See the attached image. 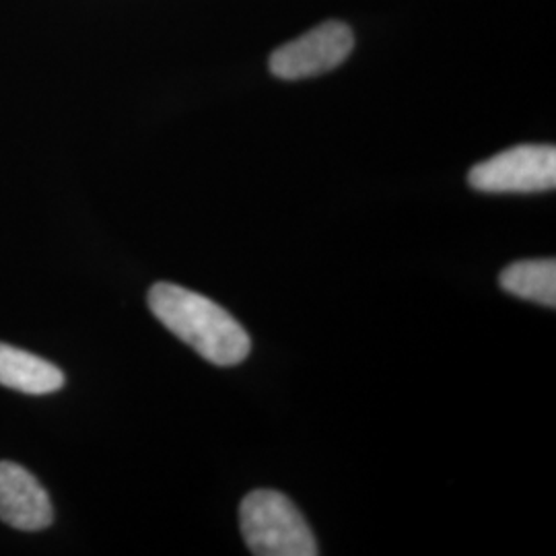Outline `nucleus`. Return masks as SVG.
I'll list each match as a JSON object with an SVG mask.
<instances>
[{
  "instance_id": "1",
  "label": "nucleus",
  "mask_w": 556,
  "mask_h": 556,
  "mask_svg": "<svg viewBox=\"0 0 556 556\" xmlns=\"http://www.w3.org/2000/svg\"><path fill=\"white\" fill-rule=\"evenodd\" d=\"M149 309L161 324L217 367L243 363L252 338L227 309L174 282H157L149 291Z\"/></svg>"
},
{
  "instance_id": "2",
  "label": "nucleus",
  "mask_w": 556,
  "mask_h": 556,
  "mask_svg": "<svg viewBox=\"0 0 556 556\" xmlns=\"http://www.w3.org/2000/svg\"><path fill=\"white\" fill-rule=\"evenodd\" d=\"M241 536L252 555L316 556L318 542L295 503L278 491L258 489L241 501Z\"/></svg>"
},
{
  "instance_id": "3",
  "label": "nucleus",
  "mask_w": 556,
  "mask_h": 556,
  "mask_svg": "<svg viewBox=\"0 0 556 556\" xmlns=\"http://www.w3.org/2000/svg\"><path fill=\"white\" fill-rule=\"evenodd\" d=\"M475 190L489 194H532L555 190L553 144H519L475 165L468 174Z\"/></svg>"
},
{
  "instance_id": "4",
  "label": "nucleus",
  "mask_w": 556,
  "mask_h": 556,
  "mask_svg": "<svg viewBox=\"0 0 556 556\" xmlns=\"http://www.w3.org/2000/svg\"><path fill=\"white\" fill-rule=\"evenodd\" d=\"M355 48L353 31L342 21H326L298 40L280 46L270 56L278 79H309L334 71Z\"/></svg>"
},
{
  "instance_id": "5",
  "label": "nucleus",
  "mask_w": 556,
  "mask_h": 556,
  "mask_svg": "<svg viewBox=\"0 0 556 556\" xmlns=\"http://www.w3.org/2000/svg\"><path fill=\"white\" fill-rule=\"evenodd\" d=\"M0 519L21 532H40L54 519L46 489L15 462H0Z\"/></svg>"
},
{
  "instance_id": "6",
  "label": "nucleus",
  "mask_w": 556,
  "mask_h": 556,
  "mask_svg": "<svg viewBox=\"0 0 556 556\" xmlns=\"http://www.w3.org/2000/svg\"><path fill=\"white\" fill-rule=\"evenodd\" d=\"M66 378L54 363L0 342V386L29 396L54 394Z\"/></svg>"
},
{
  "instance_id": "7",
  "label": "nucleus",
  "mask_w": 556,
  "mask_h": 556,
  "mask_svg": "<svg viewBox=\"0 0 556 556\" xmlns=\"http://www.w3.org/2000/svg\"><path fill=\"white\" fill-rule=\"evenodd\" d=\"M498 285L514 298L534 301L544 307H556V262L555 258L521 260L507 266Z\"/></svg>"
}]
</instances>
